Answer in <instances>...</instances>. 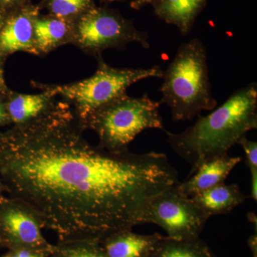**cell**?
<instances>
[{
  "mask_svg": "<svg viewBox=\"0 0 257 257\" xmlns=\"http://www.w3.org/2000/svg\"><path fill=\"white\" fill-rule=\"evenodd\" d=\"M67 103L0 135V180L59 240L101 241L141 224L149 202L179 184L165 154L112 152L84 139Z\"/></svg>",
  "mask_w": 257,
  "mask_h": 257,
  "instance_id": "1",
  "label": "cell"
},
{
  "mask_svg": "<svg viewBox=\"0 0 257 257\" xmlns=\"http://www.w3.org/2000/svg\"><path fill=\"white\" fill-rule=\"evenodd\" d=\"M257 128V84L235 91L222 105L180 133L165 130L169 145L191 165L188 177L205 161L228 155L248 132Z\"/></svg>",
  "mask_w": 257,
  "mask_h": 257,
  "instance_id": "2",
  "label": "cell"
},
{
  "mask_svg": "<svg viewBox=\"0 0 257 257\" xmlns=\"http://www.w3.org/2000/svg\"><path fill=\"white\" fill-rule=\"evenodd\" d=\"M160 103L170 106L173 121L191 120L202 111L213 110L207 56L204 44L194 38L179 46L164 71Z\"/></svg>",
  "mask_w": 257,
  "mask_h": 257,
  "instance_id": "3",
  "label": "cell"
},
{
  "mask_svg": "<svg viewBox=\"0 0 257 257\" xmlns=\"http://www.w3.org/2000/svg\"><path fill=\"white\" fill-rule=\"evenodd\" d=\"M163 73L160 66L150 68H115L99 59L95 73L89 78L64 85L42 86V88L53 95L63 97L84 126L94 111L126 94L130 86L147 78H162Z\"/></svg>",
  "mask_w": 257,
  "mask_h": 257,
  "instance_id": "4",
  "label": "cell"
},
{
  "mask_svg": "<svg viewBox=\"0 0 257 257\" xmlns=\"http://www.w3.org/2000/svg\"><path fill=\"white\" fill-rule=\"evenodd\" d=\"M160 106V102L147 94L140 97L126 94L94 111L84 126L97 135L99 146L109 151H124L144 130H165Z\"/></svg>",
  "mask_w": 257,
  "mask_h": 257,
  "instance_id": "5",
  "label": "cell"
},
{
  "mask_svg": "<svg viewBox=\"0 0 257 257\" xmlns=\"http://www.w3.org/2000/svg\"><path fill=\"white\" fill-rule=\"evenodd\" d=\"M177 185L152 198L144 211L141 224L158 225L172 239H198L209 217L192 198L179 192Z\"/></svg>",
  "mask_w": 257,
  "mask_h": 257,
  "instance_id": "6",
  "label": "cell"
},
{
  "mask_svg": "<svg viewBox=\"0 0 257 257\" xmlns=\"http://www.w3.org/2000/svg\"><path fill=\"white\" fill-rule=\"evenodd\" d=\"M137 42L150 47L146 32L138 31L131 23L104 10L91 9L79 19L74 30L72 43L87 53L99 56L107 49H124Z\"/></svg>",
  "mask_w": 257,
  "mask_h": 257,
  "instance_id": "7",
  "label": "cell"
},
{
  "mask_svg": "<svg viewBox=\"0 0 257 257\" xmlns=\"http://www.w3.org/2000/svg\"><path fill=\"white\" fill-rule=\"evenodd\" d=\"M41 219L26 203L0 197V243L10 250L28 249L50 256L53 244L45 239Z\"/></svg>",
  "mask_w": 257,
  "mask_h": 257,
  "instance_id": "8",
  "label": "cell"
},
{
  "mask_svg": "<svg viewBox=\"0 0 257 257\" xmlns=\"http://www.w3.org/2000/svg\"><path fill=\"white\" fill-rule=\"evenodd\" d=\"M55 95L47 91L40 94L12 93L5 103L10 122L14 126H25L46 119L60 109Z\"/></svg>",
  "mask_w": 257,
  "mask_h": 257,
  "instance_id": "9",
  "label": "cell"
},
{
  "mask_svg": "<svg viewBox=\"0 0 257 257\" xmlns=\"http://www.w3.org/2000/svg\"><path fill=\"white\" fill-rule=\"evenodd\" d=\"M239 157L229 155L205 161L185 182L177 184V189L187 197H192L211 187L224 183L228 175L241 162Z\"/></svg>",
  "mask_w": 257,
  "mask_h": 257,
  "instance_id": "10",
  "label": "cell"
},
{
  "mask_svg": "<svg viewBox=\"0 0 257 257\" xmlns=\"http://www.w3.org/2000/svg\"><path fill=\"white\" fill-rule=\"evenodd\" d=\"M164 236L136 234L132 229L108 235L100 241L108 257H149Z\"/></svg>",
  "mask_w": 257,
  "mask_h": 257,
  "instance_id": "11",
  "label": "cell"
},
{
  "mask_svg": "<svg viewBox=\"0 0 257 257\" xmlns=\"http://www.w3.org/2000/svg\"><path fill=\"white\" fill-rule=\"evenodd\" d=\"M34 22L35 20L31 15L22 13L9 19L2 26L0 57L18 52L37 55L34 43Z\"/></svg>",
  "mask_w": 257,
  "mask_h": 257,
  "instance_id": "12",
  "label": "cell"
},
{
  "mask_svg": "<svg viewBox=\"0 0 257 257\" xmlns=\"http://www.w3.org/2000/svg\"><path fill=\"white\" fill-rule=\"evenodd\" d=\"M191 198L210 218L231 212L235 207L243 204L247 197L241 192L238 184L222 183Z\"/></svg>",
  "mask_w": 257,
  "mask_h": 257,
  "instance_id": "13",
  "label": "cell"
},
{
  "mask_svg": "<svg viewBox=\"0 0 257 257\" xmlns=\"http://www.w3.org/2000/svg\"><path fill=\"white\" fill-rule=\"evenodd\" d=\"M152 3L159 18L175 25L182 35H187L207 0H154Z\"/></svg>",
  "mask_w": 257,
  "mask_h": 257,
  "instance_id": "14",
  "label": "cell"
},
{
  "mask_svg": "<svg viewBox=\"0 0 257 257\" xmlns=\"http://www.w3.org/2000/svg\"><path fill=\"white\" fill-rule=\"evenodd\" d=\"M74 30L62 19H36L34 22V43L37 55H45L73 42Z\"/></svg>",
  "mask_w": 257,
  "mask_h": 257,
  "instance_id": "15",
  "label": "cell"
},
{
  "mask_svg": "<svg viewBox=\"0 0 257 257\" xmlns=\"http://www.w3.org/2000/svg\"><path fill=\"white\" fill-rule=\"evenodd\" d=\"M149 257H214L199 238L179 240L164 236Z\"/></svg>",
  "mask_w": 257,
  "mask_h": 257,
  "instance_id": "16",
  "label": "cell"
},
{
  "mask_svg": "<svg viewBox=\"0 0 257 257\" xmlns=\"http://www.w3.org/2000/svg\"><path fill=\"white\" fill-rule=\"evenodd\" d=\"M48 257H108L100 241L91 239L59 240Z\"/></svg>",
  "mask_w": 257,
  "mask_h": 257,
  "instance_id": "17",
  "label": "cell"
},
{
  "mask_svg": "<svg viewBox=\"0 0 257 257\" xmlns=\"http://www.w3.org/2000/svg\"><path fill=\"white\" fill-rule=\"evenodd\" d=\"M90 0H50L51 11L56 18L66 20L88 11Z\"/></svg>",
  "mask_w": 257,
  "mask_h": 257,
  "instance_id": "18",
  "label": "cell"
},
{
  "mask_svg": "<svg viewBox=\"0 0 257 257\" xmlns=\"http://www.w3.org/2000/svg\"><path fill=\"white\" fill-rule=\"evenodd\" d=\"M238 145H241L245 155L246 163L251 172H257V143L243 137L239 140Z\"/></svg>",
  "mask_w": 257,
  "mask_h": 257,
  "instance_id": "19",
  "label": "cell"
},
{
  "mask_svg": "<svg viewBox=\"0 0 257 257\" xmlns=\"http://www.w3.org/2000/svg\"><path fill=\"white\" fill-rule=\"evenodd\" d=\"M3 257H48L47 254L43 253L37 252L28 249H13L10 250Z\"/></svg>",
  "mask_w": 257,
  "mask_h": 257,
  "instance_id": "20",
  "label": "cell"
},
{
  "mask_svg": "<svg viewBox=\"0 0 257 257\" xmlns=\"http://www.w3.org/2000/svg\"><path fill=\"white\" fill-rule=\"evenodd\" d=\"M251 197L255 202L257 199V172H251Z\"/></svg>",
  "mask_w": 257,
  "mask_h": 257,
  "instance_id": "21",
  "label": "cell"
},
{
  "mask_svg": "<svg viewBox=\"0 0 257 257\" xmlns=\"http://www.w3.org/2000/svg\"><path fill=\"white\" fill-rule=\"evenodd\" d=\"M9 118H8V115L7 114L5 104L0 101V126L5 124V123L9 122Z\"/></svg>",
  "mask_w": 257,
  "mask_h": 257,
  "instance_id": "22",
  "label": "cell"
},
{
  "mask_svg": "<svg viewBox=\"0 0 257 257\" xmlns=\"http://www.w3.org/2000/svg\"><path fill=\"white\" fill-rule=\"evenodd\" d=\"M248 244L251 251H252L253 256L256 257L257 253V238L256 234L252 235L248 239Z\"/></svg>",
  "mask_w": 257,
  "mask_h": 257,
  "instance_id": "23",
  "label": "cell"
},
{
  "mask_svg": "<svg viewBox=\"0 0 257 257\" xmlns=\"http://www.w3.org/2000/svg\"><path fill=\"white\" fill-rule=\"evenodd\" d=\"M153 1L154 0H135L133 3V6L134 8L140 9L142 7L145 6V5L147 4H150V3H152Z\"/></svg>",
  "mask_w": 257,
  "mask_h": 257,
  "instance_id": "24",
  "label": "cell"
},
{
  "mask_svg": "<svg viewBox=\"0 0 257 257\" xmlns=\"http://www.w3.org/2000/svg\"><path fill=\"white\" fill-rule=\"evenodd\" d=\"M7 87L5 85L4 76H3V70L2 68L1 63H0V92H5L6 91Z\"/></svg>",
  "mask_w": 257,
  "mask_h": 257,
  "instance_id": "25",
  "label": "cell"
},
{
  "mask_svg": "<svg viewBox=\"0 0 257 257\" xmlns=\"http://www.w3.org/2000/svg\"><path fill=\"white\" fill-rule=\"evenodd\" d=\"M19 0H0L2 4L5 5V6H8V5H11L14 4L16 2Z\"/></svg>",
  "mask_w": 257,
  "mask_h": 257,
  "instance_id": "26",
  "label": "cell"
},
{
  "mask_svg": "<svg viewBox=\"0 0 257 257\" xmlns=\"http://www.w3.org/2000/svg\"><path fill=\"white\" fill-rule=\"evenodd\" d=\"M4 188V186H3V183H2L1 180H0V194H1L2 191L3 190ZM1 197V196H0Z\"/></svg>",
  "mask_w": 257,
  "mask_h": 257,
  "instance_id": "27",
  "label": "cell"
},
{
  "mask_svg": "<svg viewBox=\"0 0 257 257\" xmlns=\"http://www.w3.org/2000/svg\"><path fill=\"white\" fill-rule=\"evenodd\" d=\"M2 26H3V22H2V16L0 15V29H1Z\"/></svg>",
  "mask_w": 257,
  "mask_h": 257,
  "instance_id": "28",
  "label": "cell"
}]
</instances>
